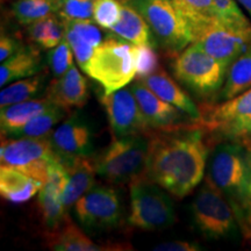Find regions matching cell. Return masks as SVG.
Listing matches in <instances>:
<instances>
[{
  "label": "cell",
  "instance_id": "6da1fadb",
  "mask_svg": "<svg viewBox=\"0 0 251 251\" xmlns=\"http://www.w3.org/2000/svg\"><path fill=\"white\" fill-rule=\"evenodd\" d=\"M196 126L159 129L149 136L147 177L177 198L188 196L205 175L209 149L206 131Z\"/></svg>",
  "mask_w": 251,
  "mask_h": 251
},
{
  "label": "cell",
  "instance_id": "7a4b0ae2",
  "mask_svg": "<svg viewBox=\"0 0 251 251\" xmlns=\"http://www.w3.org/2000/svg\"><path fill=\"white\" fill-rule=\"evenodd\" d=\"M206 180L228 200L244 238L251 241V199L249 196V156L244 143H221L213 150Z\"/></svg>",
  "mask_w": 251,
  "mask_h": 251
},
{
  "label": "cell",
  "instance_id": "3957f363",
  "mask_svg": "<svg viewBox=\"0 0 251 251\" xmlns=\"http://www.w3.org/2000/svg\"><path fill=\"white\" fill-rule=\"evenodd\" d=\"M149 136L146 134L117 137L93 159L97 175L113 184L131 183L147 175Z\"/></svg>",
  "mask_w": 251,
  "mask_h": 251
},
{
  "label": "cell",
  "instance_id": "277c9868",
  "mask_svg": "<svg viewBox=\"0 0 251 251\" xmlns=\"http://www.w3.org/2000/svg\"><path fill=\"white\" fill-rule=\"evenodd\" d=\"M218 139L244 143L251 139V87L220 103H203L197 122Z\"/></svg>",
  "mask_w": 251,
  "mask_h": 251
},
{
  "label": "cell",
  "instance_id": "5b68a950",
  "mask_svg": "<svg viewBox=\"0 0 251 251\" xmlns=\"http://www.w3.org/2000/svg\"><path fill=\"white\" fill-rule=\"evenodd\" d=\"M228 67L192 43L177 55L172 64L175 77L198 96H218L226 80Z\"/></svg>",
  "mask_w": 251,
  "mask_h": 251
},
{
  "label": "cell",
  "instance_id": "8992f818",
  "mask_svg": "<svg viewBox=\"0 0 251 251\" xmlns=\"http://www.w3.org/2000/svg\"><path fill=\"white\" fill-rule=\"evenodd\" d=\"M162 188L147 175L131 181L128 224L146 231L161 230L175 224L174 203Z\"/></svg>",
  "mask_w": 251,
  "mask_h": 251
},
{
  "label": "cell",
  "instance_id": "52a82bcc",
  "mask_svg": "<svg viewBox=\"0 0 251 251\" xmlns=\"http://www.w3.org/2000/svg\"><path fill=\"white\" fill-rule=\"evenodd\" d=\"M84 72L99 83L106 94L127 86L136 76L133 45L117 39L103 41Z\"/></svg>",
  "mask_w": 251,
  "mask_h": 251
},
{
  "label": "cell",
  "instance_id": "ba28073f",
  "mask_svg": "<svg viewBox=\"0 0 251 251\" xmlns=\"http://www.w3.org/2000/svg\"><path fill=\"white\" fill-rule=\"evenodd\" d=\"M146 19L158 45L170 52L183 51L192 34L172 0H127Z\"/></svg>",
  "mask_w": 251,
  "mask_h": 251
},
{
  "label": "cell",
  "instance_id": "9c48e42d",
  "mask_svg": "<svg viewBox=\"0 0 251 251\" xmlns=\"http://www.w3.org/2000/svg\"><path fill=\"white\" fill-rule=\"evenodd\" d=\"M191 211L194 225L208 238L229 237L240 228L233 207L224 194L207 180L194 197Z\"/></svg>",
  "mask_w": 251,
  "mask_h": 251
},
{
  "label": "cell",
  "instance_id": "30bf717a",
  "mask_svg": "<svg viewBox=\"0 0 251 251\" xmlns=\"http://www.w3.org/2000/svg\"><path fill=\"white\" fill-rule=\"evenodd\" d=\"M56 157L49 136L6 137L0 146L1 165L11 166L46 183L48 165Z\"/></svg>",
  "mask_w": 251,
  "mask_h": 251
},
{
  "label": "cell",
  "instance_id": "8fae6325",
  "mask_svg": "<svg viewBox=\"0 0 251 251\" xmlns=\"http://www.w3.org/2000/svg\"><path fill=\"white\" fill-rule=\"evenodd\" d=\"M74 206L78 221L84 228L91 230L117 227L120 221V198L112 187L93 186Z\"/></svg>",
  "mask_w": 251,
  "mask_h": 251
},
{
  "label": "cell",
  "instance_id": "7c38bea8",
  "mask_svg": "<svg viewBox=\"0 0 251 251\" xmlns=\"http://www.w3.org/2000/svg\"><path fill=\"white\" fill-rule=\"evenodd\" d=\"M99 98L115 137L147 134L150 127L131 87L125 86L113 93H102Z\"/></svg>",
  "mask_w": 251,
  "mask_h": 251
},
{
  "label": "cell",
  "instance_id": "4fadbf2b",
  "mask_svg": "<svg viewBox=\"0 0 251 251\" xmlns=\"http://www.w3.org/2000/svg\"><path fill=\"white\" fill-rule=\"evenodd\" d=\"M52 149L61 162L93 152L94 134L89 120L79 112L72 113L49 135Z\"/></svg>",
  "mask_w": 251,
  "mask_h": 251
},
{
  "label": "cell",
  "instance_id": "5bb4252c",
  "mask_svg": "<svg viewBox=\"0 0 251 251\" xmlns=\"http://www.w3.org/2000/svg\"><path fill=\"white\" fill-rule=\"evenodd\" d=\"M193 43L229 67L251 46V27H231L216 21Z\"/></svg>",
  "mask_w": 251,
  "mask_h": 251
},
{
  "label": "cell",
  "instance_id": "9a60e30c",
  "mask_svg": "<svg viewBox=\"0 0 251 251\" xmlns=\"http://www.w3.org/2000/svg\"><path fill=\"white\" fill-rule=\"evenodd\" d=\"M67 169L56 156L48 165V178L39 192L37 205L43 224L52 229L67 218V207L63 202V192L67 186Z\"/></svg>",
  "mask_w": 251,
  "mask_h": 251
},
{
  "label": "cell",
  "instance_id": "2e32d148",
  "mask_svg": "<svg viewBox=\"0 0 251 251\" xmlns=\"http://www.w3.org/2000/svg\"><path fill=\"white\" fill-rule=\"evenodd\" d=\"M130 87L150 128L159 130L181 127L183 115L180 109L159 98L140 79Z\"/></svg>",
  "mask_w": 251,
  "mask_h": 251
},
{
  "label": "cell",
  "instance_id": "e0dca14e",
  "mask_svg": "<svg viewBox=\"0 0 251 251\" xmlns=\"http://www.w3.org/2000/svg\"><path fill=\"white\" fill-rule=\"evenodd\" d=\"M46 98L67 111L71 107H83L89 99L86 78L74 64L65 74L50 81Z\"/></svg>",
  "mask_w": 251,
  "mask_h": 251
},
{
  "label": "cell",
  "instance_id": "ac0fdd59",
  "mask_svg": "<svg viewBox=\"0 0 251 251\" xmlns=\"http://www.w3.org/2000/svg\"><path fill=\"white\" fill-rule=\"evenodd\" d=\"M140 80L143 84H146L159 98L180 109L188 118L192 119L194 122L199 121L200 111L198 109L196 103L163 69L159 68L156 72Z\"/></svg>",
  "mask_w": 251,
  "mask_h": 251
},
{
  "label": "cell",
  "instance_id": "d6986e66",
  "mask_svg": "<svg viewBox=\"0 0 251 251\" xmlns=\"http://www.w3.org/2000/svg\"><path fill=\"white\" fill-rule=\"evenodd\" d=\"M46 244L49 249L57 251H101L115 250L94 243L67 216L57 227L50 229L46 235Z\"/></svg>",
  "mask_w": 251,
  "mask_h": 251
},
{
  "label": "cell",
  "instance_id": "ffe728a7",
  "mask_svg": "<svg viewBox=\"0 0 251 251\" xmlns=\"http://www.w3.org/2000/svg\"><path fill=\"white\" fill-rule=\"evenodd\" d=\"M61 163L67 169L69 175L68 184L63 192V202L68 209L93 187L97 171L94 162L89 157H78Z\"/></svg>",
  "mask_w": 251,
  "mask_h": 251
},
{
  "label": "cell",
  "instance_id": "44dd1931",
  "mask_svg": "<svg viewBox=\"0 0 251 251\" xmlns=\"http://www.w3.org/2000/svg\"><path fill=\"white\" fill-rule=\"evenodd\" d=\"M111 33L120 40L134 46H155L156 43L146 19L127 1L122 2L120 20L113 26Z\"/></svg>",
  "mask_w": 251,
  "mask_h": 251
},
{
  "label": "cell",
  "instance_id": "7402d4cb",
  "mask_svg": "<svg viewBox=\"0 0 251 251\" xmlns=\"http://www.w3.org/2000/svg\"><path fill=\"white\" fill-rule=\"evenodd\" d=\"M43 184L45 183L11 166L1 165L0 168V194L9 202L29 201L40 192Z\"/></svg>",
  "mask_w": 251,
  "mask_h": 251
},
{
  "label": "cell",
  "instance_id": "603a6c76",
  "mask_svg": "<svg viewBox=\"0 0 251 251\" xmlns=\"http://www.w3.org/2000/svg\"><path fill=\"white\" fill-rule=\"evenodd\" d=\"M192 34L193 42L219 21L213 0H172Z\"/></svg>",
  "mask_w": 251,
  "mask_h": 251
},
{
  "label": "cell",
  "instance_id": "cb8c5ba5",
  "mask_svg": "<svg viewBox=\"0 0 251 251\" xmlns=\"http://www.w3.org/2000/svg\"><path fill=\"white\" fill-rule=\"evenodd\" d=\"M42 70L40 52L31 47H23L0 67V86L34 76Z\"/></svg>",
  "mask_w": 251,
  "mask_h": 251
},
{
  "label": "cell",
  "instance_id": "d4e9b609",
  "mask_svg": "<svg viewBox=\"0 0 251 251\" xmlns=\"http://www.w3.org/2000/svg\"><path fill=\"white\" fill-rule=\"evenodd\" d=\"M51 105L52 102L47 98L30 99L1 108L0 126H1L2 135L8 136L13 131L20 129L28 121L35 118L40 113L46 111Z\"/></svg>",
  "mask_w": 251,
  "mask_h": 251
},
{
  "label": "cell",
  "instance_id": "484cf974",
  "mask_svg": "<svg viewBox=\"0 0 251 251\" xmlns=\"http://www.w3.org/2000/svg\"><path fill=\"white\" fill-rule=\"evenodd\" d=\"M251 87V46L228 67L226 80L218 98L228 100Z\"/></svg>",
  "mask_w": 251,
  "mask_h": 251
},
{
  "label": "cell",
  "instance_id": "4316f807",
  "mask_svg": "<svg viewBox=\"0 0 251 251\" xmlns=\"http://www.w3.org/2000/svg\"><path fill=\"white\" fill-rule=\"evenodd\" d=\"M47 76V72H39L34 76L12 81L11 85L4 86L0 92V107L4 108L13 103L35 98L42 91Z\"/></svg>",
  "mask_w": 251,
  "mask_h": 251
},
{
  "label": "cell",
  "instance_id": "83f0119b",
  "mask_svg": "<svg viewBox=\"0 0 251 251\" xmlns=\"http://www.w3.org/2000/svg\"><path fill=\"white\" fill-rule=\"evenodd\" d=\"M67 109L52 103L49 108L40 113L27 122L20 129L13 131L6 137H45L49 136L54 127L64 119Z\"/></svg>",
  "mask_w": 251,
  "mask_h": 251
},
{
  "label": "cell",
  "instance_id": "f1b7e54d",
  "mask_svg": "<svg viewBox=\"0 0 251 251\" xmlns=\"http://www.w3.org/2000/svg\"><path fill=\"white\" fill-rule=\"evenodd\" d=\"M62 0H17L12 6V13L21 25H30L35 21L58 13Z\"/></svg>",
  "mask_w": 251,
  "mask_h": 251
},
{
  "label": "cell",
  "instance_id": "f546056e",
  "mask_svg": "<svg viewBox=\"0 0 251 251\" xmlns=\"http://www.w3.org/2000/svg\"><path fill=\"white\" fill-rule=\"evenodd\" d=\"M59 19L52 14L28 25L29 39L45 49L55 48L65 36L64 24Z\"/></svg>",
  "mask_w": 251,
  "mask_h": 251
},
{
  "label": "cell",
  "instance_id": "4dcf8cb0",
  "mask_svg": "<svg viewBox=\"0 0 251 251\" xmlns=\"http://www.w3.org/2000/svg\"><path fill=\"white\" fill-rule=\"evenodd\" d=\"M121 9L120 0H96L93 6V21L103 29L111 30L120 20Z\"/></svg>",
  "mask_w": 251,
  "mask_h": 251
},
{
  "label": "cell",
  "instance_id": "1f68e13d",
  "mask_svg": "<svg viewBox=\"0 0 251 251\" xmlns=\"http://www.w3.org/2000/svg\"><path fill=\"white\" fill-rule=\"evenodd\" d=\"M220 23L237 28L251 27L250 21L238 7L236 0H213Z\"/></svg>",
  "mask_w": 251,
  "mask_h": 251
},
{
  "label": "cell",
  "instance_id": "d6a6232c",
  "mask_svg": "<svg viewBox=\"0 0 251 251\" xmlns=\"http://www.w3.org/2000/svg\"><path fill=\"white\" fill-rule=\"evenodd\" d=\"M152 47L153 46L148 45H133L134 63L137 79H142L159 69L158 55Z\"/></svg>",
  "mask_w": 251,
  "mask_h": 251
},
{
  "label": "cell",
  "instance_id": "836d02e7",
  "mask_svg": "<svg viewBox=\"0 0 251 251\" xmlns=\"http://www.w3.org/2000/svg\"><path fill=\"white\" fill-rule=\"evenodd\" d=\"M74 51L65 37L61 43L50 50L48 55V64L51 74L55 77L62 76L74 65Z\"/></svg>",
  "mask_w": 251,
  "mask_h": 251
},
{
  "label": "cell",
  "instance_id": "e575fe53",
  "mask_svg": "<svg viewBox=\"0 0 251 251\" xmlns=\"http://www.w3.org/2000/svg\"><path fill=\"white\" fill-rule=\"evenodd\" d=\"M94 1L96 0H62L58 17L63 21L93 19Z\"/></svg>",
  "mask_w": 251,
  "mask_h": 251
},
{
  "label": "cell",
  "instance_id": "d590c367",
  "mask_svg": "<svg viewBox=\"0 0 251 251\" xmlns=\"http://www.w3.org/2000/svg\"><path fill=\"white\" fill-rule=\"evenodd\" d=\"M64 28H65V36H64L65 40H67L69 45H70L78 65H79L81 70L85 71L90 59L92 58L96 48H94L92 45H90L87 41L84 40L80 35H78L76 31L72 29V28L67 26L65 24H64Z\"/></svg>",
  "mask_w": 251,
  "mask_h": 251
},
{
  "label": "cell",
  "instance_id": "8d00e7d4",
  "mask_svg": "<svg viewBox=\"0 0 251 251\" xmlns=\"http://www.w3.org/2000/svg\"><path fill=\"white\" fill-rule=\"evenodd\" d=\"M63 23L72 28L78 35H80L84 40L87 41L94 48L99 47L103 42L101 30L99 29L98 25L94 23V21H91V19H89V20L63 21Z\"/></svg>",
  "mask_w": 251,
  "mask_h": 251
},
{
  "label": "cell",
  "instance_id": "74e56055",
  "mask_svg": "<svg viewBox=\"0 0 251 251\" xmlns=\"http://www.w3.org/2000/svg\"><path fill=\"white\" fill-rule=\"evenodd\" d=\"M21 48H23V46L13 37L1 35V39H0V61L4 63L6 59L17 54Z\"/></svg>",
  "mask_w": 251,
  "mask_h": 251
},
{
  "label": "cell",
  "instance_id": "f35d334b",
  "mask_svg": "<svg viewBox=\"0 0 251 251\" xmlns=\"http://www.w3.org/2000/svg\"><path fill=\"white\" fill-rule=\"evenodd\" d=\"M155 251H197L200 247L197 243L187 242V241H169L163 242L153 248Z\"/></svg>",
  "mask_w": 251,
  "mask_h": 251
},
{
  "label": "cell",
  "instance_id": "ab89813d",
  "mask_svg": "<svg viewBox=\"0 0 251 251\" xmlns=\"http://www.w3.org/2000/svg\"><path fill=\"white\" fill-rule=\"evenodd\" d=\"M244 146L247 147L248 156H249V196L251 199V139L244 142Z\"/></svg>",
  "mask_w": 251,
  "mask_h": 251
},
{
  "label": "cell",
  "instance_id": "60d3db41",
  "mask_svg": "<svg viewBox=\"0 0 251 251\" xmlns=\"http://www.w3.org/2000/svg\"><path fill=\"white\" fill-rule=\"evenodd\" d=\"M237 1L243 6L244 9H246L251 17V0H237Z\"/></svg>",
  "mask_w": 251,
  "mask_h": 251
}]
</instances>
